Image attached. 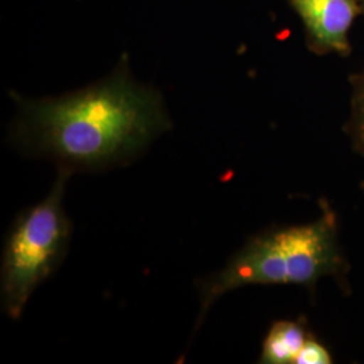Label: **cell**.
Here are the masks:
<instances>
[{
  "label": "cell",
  "instance_id": "obj_4",
  "mask_svg": "<svg viewBox=\"0 0 364 364\" xmlns=\"http://www.w3.org/2000/svg\"><path fill=\"white\" fill-rule=\"evenodd\" d=\"M304 25L306 45L317 55L351 54L350 30L363 14L359 0H289Z\"/></svg>",
  "mask_w": 364,
  "mask_h": 364
},
{
  "label": "cell",
  "instance_id": "obj_2",
  "mask_svg": "<svg viewBox=\"0 0 364 364\" xmlns=\"http://www.w3.org/2000/svg\"><path fill=\"white\" fill-rule=\"evenodd\" d=\"M348 263L338 239V221L326 208L316 220L275 227L254 235L218 273L198 287L200 312L196 331L212 305L224 294L251 285H294L313 290L320 279L341 281Z\"/></svg>",
  "mask_w": 364,
  "mask_h": 364
},
{
  "label": "cell",
  "instance_id": "obj_3",
  "mask_svg": "<svg viewBox=\"0 0 364 364\" xmlns=\"http://www.w3.org/2000/svg\"><path fill=\"white\" fill-rule=\"evenodd\" d=\"M73 173L58 168L49 195L14 220L4 240L0 267V302L18 321L36 289L61 266L72 236L64 207L66 182Z\"/></svg>",
  "mask_w": 364,
  "mask_h": 364
},
{
  "label": "cell",
  "instance_id": "obj_5",
  "mask_svg": "<svg viewBox=\"0 0 364 364\" xmlns=\"http://www.w3.org/2000/svg\"><path fill=\"white\" fill-rule=\"evenodd\" d=\"M312 333L302 320H277L262 343L258 363L294 364Z\"/></svg>",
  "mask_w": 364,
  "mask_h": 364
},
{
  "label": "cell",
  "instance_id": "obj_6",
  "mask_svg": "<svg viewBox=\"0 0 364 364\" xmlns=\"http://www.w3.org/2000/svg\"><path fill=\"white\" fill-rule=\"evenodd\" d=\"M351 117L347 132L351 138L352 149L364 156V72L351 77Z\"/></svg>",
  "mask_w": 364,
  "mask_h": 364
},
{
  "label": "cell",
  "instance_id": "obj_8",
  "mask_svg": "<svg viewBox=\"0 0 364 364\" xmlns=\"http://www.w3.org/2000/svg\"><path fill=\"white\" fill-rule=\"evenodd\" d=\"M360 1V6H362V10H363L364 14V0H359Z\"/></svg>",
  "mask_w": 364,
  "mask_h": 364
},
{
  "label": "cell",
  "instance_id": "obj_1",
  "mask_svg": "<svg viewBox=\"0 0 364 364\" xmlns=\"http://www.w3.org/2000/svg\"><path fill=\"white\" fill-rule=\"evenodd\" d=\"M16 97L14 144L72 173L127 165L171 127L161 95L135 82L126 63L103 81L60 97Z\"/></svg>",
  "mask_w": 364,
  "mask_h": 364
},
{
  "label": "cell",
  "instance_id": "obj_7",
  "mask_svg": "<svg viewBox=\"0 0 364 364\" xmlns=\"http://www.w3.org/2000/svg\"><path fill=\"white\" fill-rule=\"evenodd\" d=\"M332 362L333 359L329 350L320 340L311 335L299 351L294 364H331Z\"/></svg>",
  "mask_w": 364,
  "mask_h": 364
}]
</instances>
